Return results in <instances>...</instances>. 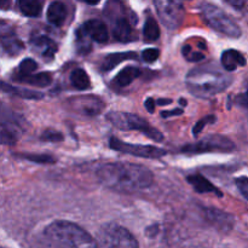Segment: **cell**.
<instances>
[{"mask_svg":"<svg viewBox=\"0 0 248 248\" xmlns=\"http://www.w3.org/2000/svg\"><path fill=\"white\" fill-rule=\"evenodd\" d=\"M97 178L107 188L119 193H136L149 188L154 182L147 167L131 162H109L97 169Z\"/></svg>","mask_w":248,"mask_h":248,"instance_id":"6da1fadb","label":"cell"},{"mask_svg":"<svg viewBox=\"0 0 248 248\" xmlns=\"http://www.w3.org/2000/svg\"><path fill=\"white\" fill-rule=\"evenodd\" d=\"M43 236L46 248H99L86 230L68 220L51 223Z\"/></svg>","mask_w":248,"mask_h":248,"instance_id":"7a4b0ae2","label":"cell"},{"mask_svg":"<svg viewBox=\"0 0 248 248\" xmlns=\"http://www.w3.org/2000/svg\"><path fill=\"white\" fill-rule=\"evenodd\" d=\"M232 79L225 73L210 67L191 70L186 77L189 91L200 98H208L228 89Z\"/></svg>","mask_w":248,"mask_h":248,"instance_id":"3957f363","label":"cell"},{"mask_svg":"<svg viewBox=\"0 0 248 248\" xmlns=\"http://www.w3.org/2000/svg\"><path fill=\"white\" fill-rule=\"evenodd\" d=\"M106 118L114 127L121 131H138V132L144 133L148 138L155 142L164 140V135L140 115L125 113V111H110L107 114Z\"/></svg>","mask_w":248,"mask_h":248,"instance_id":"277c9868","label":"cell"},{"mask_svg":"<svg viewBox=\"0 0 248 248\" xmlns=\"http://www.w3.org/2000/svg\"><path fill=\"white\" fill-rule=\"evenodd\" d=\"M200 11L206 23L215 31L230 38H239L241 35V29L234 18L216 5L211 2H202L200 5Z\"/></svg>","mask_w":248,"mask_h":248,"instance_id":"5b68a950","label":"cell"},{"mask_svg":"<svg viewBox=\"0 0 248 248\" xmlns=\"http://www.w3.org/2000/svg\"><path fill=\"white\" fill-rule=\"evenodd\" d=\"M97 239L102 248H140L136 237L116 223H108L101 227Z\"/></svg>","mask_w":248,"mask_h":248,"instance_id":"8992f818","label":"cell"},{"mask_svg":"<svg viewBox=\"0 0 248 248\" xmlns=\"http://www.w3.org/2000/svg\"><path fill=\"white\" fill-rule=\"evenodd\" d=\"M232 150H235L234 142L225 136L220 135H210L199 142L186 144L182 148V152L186 154H201V153L212 152L229 153Z\"/></svg>","mask_w":248,"mask_h":248,"instance_id":"52a82bcc","label":"cell"},{"mask_svg":"<svg viewBox=\"0 0 248 248\" xmlns=\"http://www.w3.org/2000/svg\"><path fill=\"white\" fill-rule=\"evenodd\" d=\"M154 6L159 18L169 29H177L183 23L186 16L183 2L176 0H156Z\"/></svg>","mask_w":248,"mask_h":248,"instance_id":"ba28073f","label":"cell"},{"mask_svg":"<svg viewBox=\"0 0 248 248\" xmlns=\"http://www.w3.org/2000/svg\"><path fill=\"white\" fill-rule=\"evenodd\" d=\"M109 147L116 152L130 154L132 156L144 157V159H160L165 156L166 152L161 148L154 147V145H142V144H131L124 140H118L116 137H111L109 140Z\"/></svg>","mask_w":248,"mask_h":248,"instance_id":"9c48e42d","label":"cell"},{"mask_svg":"<svg viewBox=\"0 0 248 248\" xmlns=\"http://www.w3.org/2000/svg\"><path fill=\"white\" fill-rule=\"evenodd\" d=\"M68 108L75 114L87 118H93L104 109V102L97 96H74L67 102Z\"/></svg>","mask_w":248,"mask_h":248,"instance_id":"30bf717a","label":"cell"},{"mask_svg":"<svg viewBox=\"0 0 248 248\" xmlns=\"http://www.w3.org/2000/svg\"><path fill=\"white\" fill-rule=\"evenodd\" d=\"M106 11L113 12L115 15H108L111 22V31L115 38V40L120 41V43H130L137 39V34H135V31L132 28V19L128 17L123 16V15H116V12L111 11L110 9L106 7Z\"/></svg>","mask_w":248,"mask_h":248,"instance_id":"8fae6325","label":"cell"},{"mask_svg":"<svg viewBox=\"0 0 248 248\" xmlns=\"http://www.w3.org/2000/svg\"><path fill=\"white\" fill-rule=\"evenodd\" d=\"M22 125L19 123V118L15 115L12 111L6 114L5 108H2L1 113V143L6 145H14L21 138Z\"/></svg>","mask_w":248,"mask_h":248,"instance_id":"7c38bea8","label":"cell"},{"mask_svg":"<svg viewBox=\"0 0 248 248\" xmlns=\"http://www.w3.org/2000/svg\"><path fill=\"white\" fill-rule=\"evenodd\" d=\"M77 35L82 36L87 41H96L98 44H104L108 41L109 34L107 24L103 21L90 19L78 29Z\"/></svg>","mask_w":248,"mask_h":248,"instance_id":"4fadbf2b","label":"cell"},{"mask_svg":"<svg viewBox=\"0 0 248 248\" xmlns=\"http://www.w3.org/2000/svg\"><path fill=\"white\" fill-rule=\"evenodd\" d=\"M1 47L9 56H17L24 48L23 43L17 38L10 27H5L4 22L1 23Z\"/></svg>","mask_w":248,"mask_h":248,"instance_id":"5bb4252c","label":"cell"},{"mask_svg":"<svg viewBox=\"0 0 248 248\" xmlns=\"http://www.w3.org/2000/svg\"><path fill=\"white\" fill-rule=\"evenodd\" d=\"M31 46H33L34 51L39 53L41 57L45 58L46 61L52 60L58 50L55 41L45 35H39L31 39Z\"/></svg>","mask_w":248,"mask_h":248,"instance_id":"9a60e30c","label":"cell"},{"mask_svg":"<svg viewBox=\"0 0 248 248\" xmlns=\"http://www.w3.org/2000/svg\"><path fill=\"white\" fill-rule=\"evenodd\" d=\"M205 215L212 224L220 230H230L234 225V217L232 215L217 208H205Z\"/></svg>","mask_w":248,"mask_h":248,"instance_id":"2e32d148","label":"cell"},{"mask_svg":"<svg viewBox=\"0 0 248 248\" xmlns=\"http://www.w3.org/2000/svg\"><path fill=\"white\" fill-rule=\"evenodd\" d=\"M67 5L62 1H52L48 5L46 17L51 24L56 27L63 26L67 18Z\"/></svg>","mask_w":248,"mask_h":248,"instance_id":"e0dca14e","label":"cell"},{"mask_svg":"<svg viewBox=\"0 0 248 248\" xmlns=\"http://www.w3.org/2000/svg\"><path fill=\"white\" fill-rule=\"evenodd\" d=\"M137 58V53L133 52V51H128V52H116V53H110V55H107L103 58L101 63V68L103 72H110L113 70L116 65H119L120 63L125 62L128 60H136Z\"/></svg>","mask_w":248,"mask_h":248,"instance_id":"ac0fdd59","label":"cell"},{"mask_svg":"<svg viewBox=\"0 0 248 248\" xmlns=\"http://www.w3.org/2000/svg\"><path fill=\"white\" fill-rule=\"evenodd\" d=\"M189 184L194 188V190L198 191L200 194H206V193H212L215 195L222 198L223 194L220 193V190H218L212 183H211L208 179H206L205 177L201 176V174H191L188 178Z\"/></svg>","mask_w":248,"mask_h":248,"instance_id":"d6986e66","label":"cell"},{"mask_svg":"<svg viewBox=\"0 0 248 248\" xmlns=\"http://www.w3.org/2000/svg\"><path fill=\"white\" fill-rule=\"evenodd\" d=\"M222 64L224 67L225 70L228 72H232V70L236 69L237 67H244L246 65V58L242 55L241 52L236 50H225L224 52L222 53Z\"/></svg>","mask_w":248,"mask_h":248,"instance_id":"ffe728a7","label":"cell"},{"mask_svg":"<svg viewBox=\"0 0 248 248\" xmlns=\"http://www.w3.org/2000/svg\"><path fill=\"white\" fill-rule=\"evenodd\" d=\"M140 74H142V70L140 68L128 65L116 74L113 80V85L116 87H126L132 84L137 78H140Z\"/></svg>","mask_w":248,"mask_h":248,"instance_id":"44dd1931","label":"cell"},{"mask_svg":"<svg viewBox=\"0 0 248 248\" xmlns=\"http://www.w3.org/2000/svg\"><path fill=\"white\" fill-rule=\"evenodd\" d=\"M1 90L4 92H6V93L24 99H41L44 97V94L41 93V92L34 91V90L23 89V87L11 86V85L6 84V82H2Z\"/></svg>","mask_w":248,"mask_h":248,"instance_id":"7402d4cb","label":"cell"},{"mask_svg":"<svg viewBox=\"0 0 248 248\" xmlns=\"http://www.w3.org/2000/svg\"><path fill=\"white\" fill-rule=\"evenodd\" d=\"M69 81L70 85H72L74 89L80 90V91H84V90H87L91 87V80H90V77L82 68H75V69L70 73Z\"/></svg>","mask_w":248,"mask_h":248,"instance_id":"603a6c76","label":"cell"},{"mask_svg":"<svg viewBox=\"0 0 248 248\" xmlns=\"http://www.w3.org/2000/svg\"><path fill=\"white\" fill-rule=\"evenodd\" d=\"M19 11L27 17H39L43 11L44 1L40 0H19L17 2Z\"/></svg>","mask_w":248,"mask_h":248,"instance_id":"cb8c5ba5","label":"cell"},{"mask_svg":"<svg viewBox=\"0 0 248 248\" xmlns=\"http://www.w3.org/2000/svg\"><path fill=\"white\" fill-rule=\"evenodd\" d=\"M17 81L23 82V84H29L31 86L46 87L48 85H51V82H52V74L48 72L38 73V74H31L29 77L23 78V79L17 80Z\"/></svg>","mask_w":248,"mask_h":248,"instance_id":"d4e9b609","label":"cell"},{"mask_svg":"<svg viewBox=\"0 0 248 248\" xmlns=\"http://www.w3.org/2000/svg\"><path fill=\"white\" fill-rule=\"evenodd\" d=\"M143 35H144V40L147 43H153L160 38L159 24L155 21L154 17L149 16L147 18L144 27H143Z\"/></svg>","mask_w":248,"mask_h":248,"instance_id":"484cf974","label":"cell"},{"mask_svg":"<svg viewBox=\"0 0 248 248\" xmlns=\"http://www.w3.org/2000/svg\"><path fill=\"white\" fill-rule=\"evenodd\" d=\"M36 68H38V63H36L33 58H24V60L19 63L18 67H17L14 80L17 81V80L29 77V75H31L35 72Z\"/></svg>","mask_w":248,"mask_h":248,"instance_id":"4316f807","label":"cell"},{"mask_svg":"<svg viewBox=\"0 0 248 248\" xmlns=\"http://www.w3.org/2000/svg\"><path fill=\"white\" fill-rule=\"evenodd\" d=\"M17 157L19 159L27 160V161L35 162V164H55L57 161L55 156L50 154H31V153H19V154H16Z\"/></svg>","mask_w":248,"mask_h":248,"instance_id":"83f0119b","label":"cell"},{"mask_svg":"<svg viewBox=\"0 0 248 248\" xmlns=\"http://www.w3.org/2000/svg\"><path fill=\"white\" fill-rule=\"evenodd\" d=\"M216 120H217V118H216L215 115H208V116H205L203 119H201V120H199L198 123L195 124V126H194L193 128V135L194 136H199L200 135L201 131L205 128V126L207 125V124H213L216 123Z\"/></svg>","mask_w":248,"mask_h":248,"instance_id":"f1b7e54d","label":"cell"},{"mask_svg":"<svg viewBox=\"0 0 248 248\" xmlns=\"http://www.w3.org/2000/svg\"><path fill=\"white\" fill-rule=\"evenodd\" d=\"M63 138L64 137H63L62 133L56 130H51V128L45 130L41 135V140H46V142H62Z\"/></svg>","mask_w":248,"mask_h":248,"instance_id":"f546056e","label":"cell"},{"mask_svg":"<svg viewBox=\"0 0 248 248\" xmlns=\"http://www.w3.org/2000/svg\"><path fill=\"white\" fill-rule=\"evenodd\" d=\"M160 57L159 48H145L142 52V58L147 63H154Z\"/></svg>","mask_w":248,"mask_h":248,"instance_id":"4dcf8cb0","label":"cell"},{"mask_svg":"<svg viewBox=\"0 0 248 248\" xmlns=\"http://www.w3.org/2000/svg\"><path fill=\"white\" fill-rule=\"evenodd\" d=\"M183 55L189 62H199V61H202L205 58V56L200 52H191L190 46H184L183 47Z\"/></svg>","mask_w":248,"mask_h":248,"instance_id":"1f68e13d","label":"cell"},{"mask_svg":"<svg viewBox=\"0 0 248 248\" xmlns=\"http://www.w3.org/2000/svg\"><path fill=\"white\" fill-rule=\"evenodd\" d=\"M236 186L239 188L240 193L245 196V199L248 200V178L247 177H239L235 179Z\"/></svg>","mask_w":248,"mask_h":248,"instance_id":"d6a6232c","label":"cell"},{"mask_svg":"<svg viewBox=\"0 0 248 248\" xmlns=\"http://www.w3.org/2000/svg\"><path fill=\"white\" fill-rule=\"evenodd\" d=\"M236 102L237 104H240V106L245 107V108H248V90L246 92H244V93L237 96Z\"/></svg>","mask_w":248,"mask_h":248,"instance_id":"836d02e7","label":"cell"},{"mask_svg":"<svg viewBox=\"0 0 248 248\" xmlns=\"http://www.w3.org/2000/svg\"><path fill=\"white\" fill-rule=\"evenodd\" d=\"M155 104H156V102H155L154 99L152 98V97L147 98V99H145V102H144L145 109H147V110L149 111L150 114H153L155 111Z\"/></svg>","mask_w":248,"mask_h":248,"instance_id":"e575fe53","label":"cell"},{"mask_svg":"<svg viewBox=\"0 0 248 248\" xmlns=\"http://www.w3.org/2000/svg\"><path fill=\"white\" fill-rule=\"evenodd\" d=\"M183 114V109H174L171 111H162L161 116L162 118H170V116H176V115H182Z\"/></svg>","mask_w":248,"mask_h":248,"instance_id":"d590c367","label":"cell"},{"mask_svg":"<svg viewBox=\"0 0 248 248\" xmlns=\"http://www.w3.org/2000/svg\"><path fill=\"white\" fill-rule=\"evenodd\" d=\"M227 4H229V5H232V6H234V7H242L245 5V2L244 1H237V0H232V1H227Z\"/></svg>","mask_w":248,"mask_h":248,"instance_id":"8d00e7d4","label":"cell"},{"mask_svg":"<svg viewBox=\"0 0 248 248\" xmlns=\"http://www.w3.org/2000/svg\"><path fill=\"white\" fill-rule=\"evenodd\" d=\"M147 230H152V232H150V234H148L149 235V236H155V235L157 234V225H152V227H149V228H147Z\"/></svg>","mask_w":248,"mask_h":248,"instance_id":"74e56055","label":"cell"},{"mask_svg":"<svg viewBox=\"0 0 248 248\" xmlns=\"http://www.w3.org/2000/svg\"><path fill=\"white\" fill-rule=\"evenodd\" d=\"M170 103H172V99L160 98L156 101V104H159V106H166V104H170Z\"/></svg>","mask_w":248,"mask_h":248,"instance_id":"f35d334b","label":"cell"},{"mask_svg":"<svg viewBox=\"0 0 248 248\" xmlns=\"http://www.w3.org/2000/svg\"><path fill=\"white\" fill-rule=\"evenodd\" d=\"M179 103H181L182 106H186V101H184V99H181V101H179Z\"/></svg>","mask_w":248,"mask_h":248,"instance_id":"ab89813d","label":"cell"}]
</instances>
